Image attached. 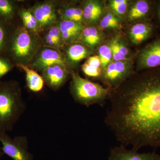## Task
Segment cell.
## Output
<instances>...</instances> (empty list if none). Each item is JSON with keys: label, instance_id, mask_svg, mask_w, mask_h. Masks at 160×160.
<instances>
[{"label": "cell", "instance_id": "cell-1", "mask_svg": "<svg viewBox=\"0 0 160 160\" xmlns=\"http://www.w3.org/2000/svg\"><path fill=\"white\" fill-rule=\"evenodd\" d=\"M109 98L105 122L121 145L160 147V67L133 73Z\"/></svg>", "mask_w": 160, "mask_h": 160}, {"label": "cell", "instance_id": "cell-2", "mask_svg": "<svg viewBox=\"0 0 160 160\" xmlns=\"http://www.w3.org/2000/svg\"><path fill=\"white\" fill-rule=\"evenodd\" d=\"M39 35L16 23L10 27L2 55L13 66H29L39 49L42 46Z\"/></svg>", "mask_w": 160, "mask_h": 160}, {"label": "cell", "instance_id": "cell-3", "mask_svg": "<svg viewBox=\"0 0 160 160\" xmlns=\"http://www.w3.org/2000/svg\"><path fill=\"white\" fill-rule=\"evenodd\" d=\"M26 109L19 83L0 81V133L11 131Z\"/></svg>", "mask_w": 160, "mask_h": 160}, {"label": "cell", "instance_id": "cell-4", "mask_svg": "<svg viewBox=\"0 0 160 160\" xmlns=\"http://www.w3.org/2000/svg\"><path fill=\"white\" fill-rule=\"evenodd\" d=\"M70 77V93L77 102L87 107L95 104L103 106L106 100L109 98L112 89L84 78L72 71Z\"/></svg>", "mask_w": 160, "mask_h": 160}, {"label": "cell", "instance_id": "cell-5", "mask_svg": "<svg viewBox=\"0 0 160 160\" xmlns=\"http://www.w3.org/2000/svg\"><path fill=\"white\" fill-rule=\"evenodd\" d=\"M59 3L58 0H46L37 2L29 8L37 20L40 33L57 25L60 20L58 12Z\"/></svg>", "mask_w": 160, "mask_h": 160}, {"label": "cell", "instance_id": "cell-6", "mask_svg": "<svg viewBox=\"0 0 160 160\" xmlns=\"http://www.w3.org/2000/svg\"><path fill=\"white\" fill-rule=\"evenodd\" d=\"M132 67L133 62L130 59L112 61L102 73L101 81L107 88L116 89L133 74Z\"/></svg>", "mask_w": 160, "mask_h": 160}, {"label": "cell", "instance_id": "cell-7", "mask_svg": "<svg viewBox=\"0 0 160 160\" xmlns=\"http://www.w3.org/2000/svg\"><path fill=\"white\" fill-rule=\"evenodd\" d=\"M0 143L4 154L12 160H33V156L28 150L26 137L17 136L12 139L7 133H0Z\"/></svg>", "mask_w": 160, "mask_h": 160}, {"label": "cell", "instance_id": "cell-8", "mask_svg": "<svg viewBox=\"0 0 160 160\" xmlns=\"http://www.w3.org/2000/svg\"><path fill=\"white\" fill-rule=\"evenodd\" d=\"M56 64L67 67L62 50L42 46L35 56L29 67L37 72H41Z\"/></svg>", "mask_w": 160, "mask_h": 160}, {"label": "cell", "instance_id": "cell-9", "mask_svg": "<svg viewBox=\"0 0 160 160\" xmlns=\"http://www.w3.org/2000/svg\"><path fill=\"white\" fill-rule=\"evenodd\" d=\"M137 66L138 70L142 71L160 67V38L152 40L141 49Z\"/></svg>", "mask_w": 160, "mask_h": 160}, {"label": "cell", "instance_id": "cell-10", "mask_svg": "<svg viewBox=\"0 0 160 160\" xmlns=\"http://www.w3.org/2000/svg\"><path fill=\"white\" fill-rule=\"evenodd\" d=\"M72 71L67 66L56 64L41 71L45 84L53 91H57L66 82Z\"/></svg>", "mask_w": 160, "mask_h": 160}, {"label": "cell", "instance_id": "cell-11", "mask_svg": "<svg viewBox=\"0 0 160 160\" xmlns=\"http://www.w3.org/2000/svg\"><path fill=\"white\" fill-rule=\"evenodd\" d=\"M67 67L69 69L74 67L84 59L90 57L93 50L79 42L65 45L62 49Z\"/></svg>", "mask_w": 160, "mask_h": 160}, {"label": "cell", "instance_id": "cell-12", "mask_svg": "<svg viewBox=\"0 0 160 160\" xmlns=\"http://www.w3.org/2000/svg\"><path fill=\"white\" fill-rule=\"evenodd\" d=\"M109 160H160V156L155 152L140 153L121 145L111 149Z\"/></svg>", "mask_w": 160, "mask_h": 160}, {"label": "cell", "instance_id": "cell-13", "mask_svg": "<svg viewBox=\"0 0 160 160\" xmlns=\"http://www.w3.org/2000/svg\"><path fill=\"white\" fill-rule=\"evenodd\" d=\"M57 25L65 45L77 42L85 26L82 23L62 19Z\"/></svg>", "mask_w": 160, "mask_h": 160}, {"label": "cell", "instance_id": "cell-14", "mask_svg": "<svg viewBox=\"0 0 160 160\" xmlns=\"http://www.w3.org/2000/svg\"><path fill=\"white\" fill-rule=\"evenodd\" d=\"M58 12L60 20H69L85 25L82 5L79 6L74 2L60 1Z\"/></svg>", "mask_w": 160, "mask_h": 160}, {"label": "cell", "instance_id": "cell-15", "mask_svg": "<svg viewBox=\"0 0 160 160\" xmlns=\"http://www.w3.org/2000/svg\"><path fill=\"white\" fill-rule=\"evenodd\" d=\"M154 31V26L151 23L141 22L132 26L129 30V38L133 44L140 45L151 37Z\"/></svg>", "mask_w": 160, "mask_h": 160}, {"label": "cell", "instance_id": "cell-16", "mask_svg": "<svg viewBox=\"0 0 160 160\" xmlns=\"http://www.w3.org/2000/svg\"><path fill=\"white\" fill-rule=\"evenodd\" d=\"M151 1L138 0L132 4L127 12V19L130 22L148 19L153 12Z\"/></svg>", "mask_w": 160, "mask_h": 160}, {"label": "cell", "instance_id": "cell-17", "mask_svg": "<svg viewBox=\"0 0 160 160\" xmlns=\"http://www.w3.org/2000/svg\"><path fill=\"white\" fill-rule=\"evenodd\" d=\"M82 7L85 26L94 25L102 14V5L99 1H84L82 3Z\"/></svg>", "mask_w": 160, "mask_h": 160}, {"label": "cell", "instance_id": "cell-18", "mask_svg": "<svg viewBox=\"0 0 160 160\" xmlns=\"http://www.w3.org/2000/svg\"><path fill=\"white\" fill-rule=\"evenodd\" d=\"M19 6L18 2L0 0V22L12 26L16 23Z\"/></svg>", "mask_w": 160, "mask_h": 160}, {"label": "cell", "instance_id": "cell-19", "mask_svg": "<svg viewBox=\"0 0 160 160\" xmlns=\"http://www.w3.org/2000/svg\"><path fill=\"white\" fill-rule=\"evenodd\" d=\"M103 36L99 29L94 25H86L84 27L78 42L94 50L102 42Z\"/></svg>", "mask_w": 160, "mask_h": 160}, {"label": "cell", "instance_id": "cell-20", "mask_svg": "<svg viewBox=\"0 0 160 160\" xmlns=\"http://www.w3.org/2000/svg\"><path fill=\"white\" fill-rule=\"evenodd\" d=\"M39 35L43 46L62 50L65 46L57 25L44 30Z\"/></svg>", "mask_w": 160, "mask_h": 160}, {"label": "cell", "instance_id": "cell-21", "mask_svg": "<svg viewBox=\"0 0 160 160\" xmlns=\"http://www.w3.org/2000/svg\"><path fill=\"white\" fill-rule=\"evenodd\" d=\"M18 67L25 72L26 86L30 91L38 92L43 90L45 83L41 75L28 66L21 65Z\"/></svg>", "mask_w": 160, "mask_h": 160}, {"label": "cell", "instance_id": "cell-22", "mask_svg": "<svg viewBox=\"0 0 160 160\" xmlns=\"http://www.w3.org/2000/svg\"><path fill=\"white\" fill-rule=\"evenodd\" d=\"M18 17L21 20V24L29 31L39 34V27L37 20L32 13L29 8H19Z\"/></svg>", "mask_w": 160, "mask_h": 160}, {"label": "cell", "instance_id": "cell-23", "mask_svg": "<svg viewBox=\"0 0 160 160\" xmlns=\"http://www.w3.org/2000/svg\"><path fill=\"white\" fill-rule=\"evenodd\" d=\"M120 26L119 18L112 12L106 13L100 22V28L102 29H118Z\"/></svg>", "mask_w": 160, "mask_h": 160}, {"label": "cell", "instance_id": "cell-24", "mask_svg": "<svg viewBox=\"0 0 160 160\" xmlns=\"http://www.w3.org/2000/svg\"><path fill=\"white\" fill-rule=\"evenodd\" d=\"M128 3L127 0H111L109 1V6L112 13L119 17L127 12Z\"/></svg>", "mask_w": 160, "mask_h": 160}, {"label": "cell", "instance_id": "cell-25", "mask_svg": "<svg viewBox=\"0 0 160 160\" xmlns=\"http://www.w3.org/2000/svg\"><path fill=\"white\" fill-rule=\"evenodd\" d=\"M98 56L101 60L102 67L105 69L109 66L112 59V53L109 46L102 45L98 50Z\"/></svg>", "mask_w": 160, "mask_h": 160}, {"label": "cell", "instance_id": "cell-26", "mask_svg": "<svg viewBox=\"0 0 160 160\" xmlns=\"http://www.w3.org/2000/svg\"><path fill=\"white\" fill-rule=\"evenodd\" d=\"M11 26L0 22V55H2Z\"/></svg>", "mask_w": 160, "mask_h": 160}, {"label": "cell", "instance_id": "cell-27", "mask_svg": "<svg viewBox=\"0 0 160 160\" xmlns=\"http://www.w3.org/2000/svg\"><path fill=\"white\" fill-rule=\"evenodd\" d=\"M118 38H113L112 40L110 43L109 46L111 49L112 53V60L114 62L123 61V60L129 59L126 57L124 56L121 53L119 46Z\"/></svg>", "mask_w": 160, "mask_h": 160}, {"label": "cell", "instance_id": "cell-28", "mask_svg": "<svg viewBox=\"0 0 160 160\" xmlns=\"http://www.w3.org/2000/svg\"><path fill=\"white\" fill-rule=\"evenodd\" d=\"M14 67L9 60L2 55H0V81L6 73Z\"/></svg>", "mask_w": 160, "mask_h": 160}, {"label": "cell", "instance_id": "cell-29", "mask_svg": "<svg viewBox=\"0 0 160 160\" xmlns=\"http://www.w3.org/2000/svg\"><path fill=\"white\" fill-rule=\"evenodd\" d=\"M82 70L86 76L89 78H101L102 74V70L101 68H94L84 63L82 65Z\"/></svg>", "mask_w": 160, "mask_h": 160}, {"label": "cell", "instance_id": "cell-30", "mask_svg": "<svg viewBox=\"0 0 160 160\" xmlns=\"http://www.w3.org/2000/svg\"><path fill=\"white\" fill-rule=\"evenodd\" d=\"M85 63L89 66L98 69L101 68L102 67L101 60L98 56L97 55L90 56L87 58Z\"/></svg>", "mask_w": 160, "mask_h": 160}, {"label": "cell", "instance_id": "cell-31", "mask_svg": "<svg viewBox=\"0 0 160 160\" xmlns=\"http://www.w3.org/2000/svg\"><path fill=\"white\" fill-rule=\"evenodd\" d=\"M118 41L119 46V49L121 53L124 56L126 57L127 58L129 59V53L130 52L128 47H127L124 44V42L120 39L118 38Z\"/></svg>", "mask_w": 160, "mask_h": 160}, {"label": "cell", "instance_id": "cell-32", "mask_svg": "<svg viewBox=\"0 0 160 160\" xmlns=\"http://www.w3.org/2000/svg\"><path fill=\"white\" fill-rule=\"evenodd\" d=\"M155 9L157 17L158 22L160 26V1L156 3Z\"/></svg>", "mask_w": 160, "mask_h": 160}, {"label": "cell", "instance_id": "cell-33", "mask_svg": "<svg viewBox=\"0 0 160 160\" xmlns=\"http://www.w3.org/2000/svg\"><path fill=\"white\" fill-rule=\"evenodd\" d=\"M4 155V153H3L2 150V146H0V160L2 158Z\"/></svg>", "mask_w": 160, "mask_h": 160}]
</instances>
